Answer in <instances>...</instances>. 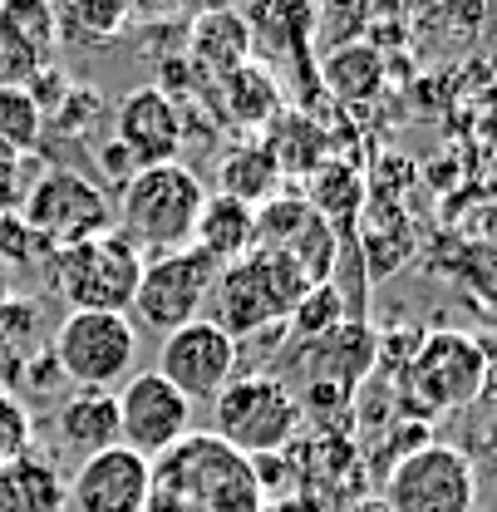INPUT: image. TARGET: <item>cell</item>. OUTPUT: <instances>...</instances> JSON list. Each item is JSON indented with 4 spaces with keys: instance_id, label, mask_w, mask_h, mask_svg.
I'll return each instance as SVG.
<instances>
[{
    "instance_id": "6da1fadb",
    "label": "cell",
    "mask_w": 497,
    "mask_h": 512,
    "mask_svg": "<svg viewBox=\"0 0 497 512\" xmlns=\"http://www.w3.org/2000/svg\"><path fill=\"white\" fill-rule=\"evenodd\" d=\"M266 493L256 463L227 448L217 434H187L153 458V488L143 512H261Z\"/></svg>"
},
{
    "instance_id": "7a4b0ae2",
    "label": "cell",
    "mask_w": 497,
    "mask_h": 512,
    "mask_svg": "<svg viewBox=\"0 0 497 512\" xmlns=\"http://www.w3.org/2000/svg\"><path fill=\"white\" fill-rule=\"evenodd\" d=\"M311 286L315 281L286 252L251 247L242 261L217 271L202 320H212L232 340H256L266 330H286L296 306L311 296Z\"/></svg>"
},
{
    "instance_id": "3957f363",
    "label": "cell",
    "mask_w": 497,
    "mask_h": 512,
    "mask_svg": "<svg viewBox=\"0 0 497 512\" xmlns=\"http://www.w3.org/2000/svg\"><path fill=\"white\" fill-rule=\"evenodd\" d=\"M202 202H207V183L187 163L138 168L119 188L114 227L143 252V261L183 252V247H192V227H197Z\"/></svg>"
},
{
    "instance_id": "277c9868",
    "label": "cell",
    "mask_w": 497,
    "mask_h": 512,
    "mask_svg": "<svg viewBox=\"0 0 497 512\" xmlns=\"http://www.w3.org/2000/svg\"><path fill=\"white\" fill-rule=\"evenodd\" d=\"M301 399L291 384L276 375H237L217 399H212V434L242 458H271L286 453L301 434Z\"/></svg>"
},
{
    "instance_id": "5b68a950",
    "label": "cell",
    "mask_w": 497,
    "mask_h": 512,
    "mask_svg": "<svg viewBox=\"0 0 497 512\" xmlns=\"http://www.w3.org/2000/svg\"><path fill=\"white\" fill-rule=\"evenodd\" d=\"M138 276H143V252L119 227L50 252V286L69 311H124L128 316Z\"/></svg>"
},
{
    "instance_id": "8992f818",
    "label": "cell",
    "mask_w": 497,
    "mask_h": 512,
    "mask_svg": "<svg viewBox=\"0 0 497 512\" xmlns=\"http://www.w3.org/2000/svg\"><path fill=\"white\" fill-rule=\"evenodd\" d=\"M50 355L74 389H114L133 375L138 325L124 311H69L50 340Z\"/></svg>"
},
{
    "instance_id": "52a82bcc",
    "label": "cell",
    "mask_w": 497,
    "mask_h": 512,
    "mask_svg": "<svg viewBox=\"0 0 497 512\" xmlns=\"http://www.w3.org/2000/svg\"><path fill=\"white\" fill-rule=\"evenodd\" d=\"M20 227H30L50 252H60L99 232H114V197L74 168H50L25 188Z\"/></svg>"
},
{
    "instance_id": "ba28073f",
    "label": "cell",
    "mask_w": 497,
    "mask_h": 512,
    "mask_svg": "<svg viewBox=\"0 0 497 512\" xmlns=\"http://www.w3.org/2000/svg\"><path fill=\"white\" fill-rule=\"evenodd\" d=\"M384 512H478V473L453 444H424L384 473Z\"/></svg>"
},
{
    "instance_id": "9c48e42d",
    "label": "cell",
    "mask_w": 497,
    "mask_h": 512,
    "mask_svg": "<svg viewBox=\"0 0 497 512\" xmlns=\"http://www.w3.org/2000/svg\"><path fill=\"white\" fill-rule=\"evenodd\" d=\"M488 350L463 330H429L404 360V394L424 404V414H453L478 404Z\"/></svg>"
},
{
    "instance_id": "30bf717a",
    "label": "cell",
    "mask_w": 497,
    "mask_h": 512,
    "mask_svg": "<svg viewBox=\"0 0 497 512\" xmlns=\"http://www.w3.org/2000/svg\"><path fill=\"white\" fill-rule=\"evenodd\" d=\"M217 271H222V266L207 252H197V247H183V252H168V256H148L128 316H138V325H148V330H158V335L183 330L192 320H202V306H207V291H212Z\"/></svg>"
},
{
    "instance_id": "8fae6325",
    "label": "cell",
    "mask_w": 497,
    "mask_h": 512,
    "mask_svg": "<svg viewBox=\"0 0 497 512\" xmlns=\"http://www.w3.org/2000/svg\"><path fill=\"white\" fill-rule=\"evenodd\" d=\"M114 399H119V444L143 453L148 463L192 434V399H183L158 370L128 375L114 389Z\"/></svg>"
},
{
    "instance_id": "7c38bea8",
    "label": "cell",
    "mask_w": 497,
    "mask_h": 512,
    "mask_svg": "<svg viewBox=\"0 0 497 512\" xmlns=\"http://www.w3.org/2000/svg\"><path fill=\"white\" fill-rule=\"evenodd\" d=\"M237 340L222 335L212 320H192L183 330L163 335L158 345V375L173 384L183 399H217L227 384L237 380Z\"/></svg>"
},
{
    "instance_id": "4fadbf2b",
    "label": "cell",
    "mask_w": 497,
    "mask_h": 512,
    "mask_svg": "<svg viewBox=\"0 0 497 512\" xmlns=\"http://www.w3.org/2000/svg\"><path fill=\"white\" fill-rule=\"evenodd\" d=\"M153 488V463L133 448L114 444L104 453H89L69 478L74 512H143Z\"/></svg>"
},
{
    "instance_id": "5bb4252c",
    "label": "cell",
    "mask_w": 497,
    "mask_h": 512,
    "mask_svg": "<svg viewBox=\"0 0 497 512\" xmlns=\"http://www.w3.org/2000/svg\"><path fill=\"white\" fill-rule=\"evenodd\" d=\"M114 143L124 148L138 168H158V163H178L183 148V109L173 104L168 89L143 84L119 99L114 109Z\"/></svg>"
},
{
    "instance_id": "9a60e30c",
    "label": "cell",
    "mask_w": 497,
    "mask_h": 512,
    "mask_svg": "<svg viewBox=\"0 0 497 512\" xmlns=\"http://www.w3.org/2000/svg\"><path fill=\"white\" fill-rule=\"evenodd\" d=\"M192 247L207 252L217 266H232L256 247V207L227 197V192H207L197 227H192Z\"/></svg>"
},
{
    "instance_id": "2e32d148",
    "label": "cell",
    "mask_w": 497,
    "mask_h": 512,
    "mask_svg": "<svg viewBox=\"0 0 497 512\" xmlns=\"http://www.w3.org/2000/svg\"><path fill=\"white\" fill-rule=\"evenodd\" d=\"M0 40L25 60L30 74L55 69L60 55V25L50 0H0Z\"/></svg>"
},
{
    "instance_id": "e0dca14e",
    "label": "cell",
    "mask_w": 497,
    "mask_h": 512,
    "mask_svg": "<svg viewBox=\"0 0 497 512\" xmlns=\"http://www.w3.org/2000/svg\"><path fill=\"white\" fill-rule=\"evenodd\" d=\"M60 444L74 453H104L119 444V399L114 389H74L60 404Z\"/></svg>"
},
{
    "instance_id": "ac0fdd59",
    "label": "cell",
    "mask_w": 497,
    "mask_h": 512,
    "mask_svg": "<svg viewBox=\"0 0 497 512\" xmlns=\"http://www.w3.org/2000/svg\"><path fill=\"white\" fill-rule=\"evenodd\" d=\"M192 60L202 64L212 79H227L251 64V30L242 10H217L192 20Z\"/></svg>"
},
{
    "instance_id": "d6986e66",
    "label": "cell",
    "mask_w": 497,
    "mask_h": 512,
    "mask_svg": "<svg viewBox=\"0 0 497 512\" xmlns=\"http://www.w3.org/2000/svg\"><path fill=\"white\" fill-rule=\"evenodd\" d=\"M247 15V30H251V45H271L281 55H306L315 40V0H251Z\"/></svg>"
},
{
    "instance_id": "ffe728a7",
    "label": "cell",
    "mask_w": 497,
    "mask_h": 512,
    "mask_svg": "<svg viewBox=\"0 0 497 512\" xmlns=\"http://www.w3.org/2000/svg\"><path fill=\"white\" fill-rule=\"evenodd\" d=\"M64 498L69 488L45 458H35V448L0 468V512H60Z\"/></svg>"
},
{
    "instance_id": "44dd1931",
    "label": "cell",
    "mask_w": 497,
    "mask_h": 512,
    "mask_svg": "<svg viewBox=\"0 0 497 512\" xmlns=\"http://www.w3.org/2000/svg\"><path fill=\"white\" fill-rule=\"evenodd\" d=\"M50 5H55L60 40H74L84 50L124 40L128 20H133V0H50Z\"/></svg>"
},
{
    "instance_id": "7402d4cb",
    "label": "cell",
    "mask_w": 497,
    "mask_h": 512,
    "mask_svg": "<svg viewBox=\"0 0 497 512\" xmlns=\"http://www.w3.org/2000/svg\"><path fill=\"white\" fill-rule=\"evenodd\" d=\"M325 89L345 104H365L384 89V55L374 45H345L325 55Z\"/></svg>"
},
{
    "instance_id": "603a6c76",
    "label": "cell",
    "mask_w": 497,
    "mask_h": 512,
    "mask_svg": "<svg viewBox=\"0 0 497 512\" xmlns=\"http://www.w3.org/2000/svg\"><path fill=\"white\" fill-rule=\"evenodd\" d=\"M281 188V168H276V158H271V148L266 143H251V148H237L227 163H222V188L227 197H237V202H247V207H266L271 197Z\"/></svg>"
},
{
    "instance_id": "cb8c5ba5",
    "label": "cell",
    "mask_w": 497,
    "mask_h": 512,
    "mask_svg": "<svg viewBox=\"0 0 497 512\" xmlns=\"http://www.w3.org/2000/svg\"><path fill=\"white\" fill-rule=\"evenodd\" d=\"M222 94H227V114L237 119V124H276L281 119V94H276V79L266 74V69H237V74H227L222 79Z\"/></svg>"
},
{
    "instance_id": "d4e9b609",
    "label": "cell",
    "mask_w": 497,
    "mask_h": 512,
    "mask_svg": "<svg viewBox=\"0 0 497 512\" xmlns=\"http://www.w3.org/2000/svg\"><path fill=\"white\" fill-rule=\"evenodd\" d=\"M374 25V0H320L315 5V40L325 50L365 45Z\"/></svg>"
},
{
    "instance_id": "484cf974",
    "label": "cell",
    "mask_w": 497,
    "mask_h": 512,
    "mask_svg": "<svg viewBox=\"0 0 497 512\" xmlns=\"http://www.w3.org/2000/svg\"><path fill=\"white\" fill-rule=\"evenodd\" d=\"M40 355V311L35 301H15L5 296L0 301V365H10L20 375L25 360Z\"/></svg>"
},
{
    "instance_id": "4316f807",
    "label": "cell",
    "mask_w": 497,
    "mask_h": 512,
    "mask_svg": "<svg viewBox=\"0 0 497 512\" xmlns=\"http://www.w3.org/2000/svg\"><path fill=\"white\" fill-rule=\"evenodd\" d=\"M0 138H5L15 153H35L40 138H45V109L30 99L25 84L0 89Z\"/></svg>"
},
{
    "instance_id": "83f0119b",
    "label": "cell",
    "mask_w": 497,
    "mask_h": 512,
    "mask_svg": "<svg viewBox=\"0 0 497 512\" xmlns=\"http://www.w3.org/2000/svg\"><path fill=\"white\" fill-rule=\"evenodd\" d=\"M311 202L315 212L330 222V232L335 227H345V217L360 207V173L355 168H345V163H325L320 173H315V183H311Z\"/></svg>"
},
{
    "instance_id": "f1b7e54d",
    "label": "cell",
    "mask_w": 497,
    "mask_h": 512,
    "mask_svg": "<svg viewBox=\"0 0 497 512\" xmlns=\"http://www.w3.org/2000/svg\"><path fill=\"white\" fill-rule=\"evenodd\" d=\"M30 448H35V419H30V409L20 404V394H5L0 389V468L15 463V458H25Z\"/></svg>"
},
{
    "instance_id": "f546056e",
    "label": "cell",
    "mask_w": 497,
    "mask_h": 512,
    "mask_svg": "<svg viewBox=\"0 0 497 512\" xmlns=\"http://www.w3.org/2000/svg\"><path fill=\"white\" fill-rule=\"evenodd\" d=\"M340 311H345L340 291H335L330 281H320V286H311V296H306V301L296 306L291 325H296V335H306V340H320L325 330H335V325H340Z\"/></svg>"
},
{
    "instance_id": "4dcf8cb0",
    "label": "cell",
    "mask_w": 497,
    "mask_h": 512,
    "mask_svg": "<svg viewBox=\"0 0 497 512\" xmlns=\"http://www.w3.org/2000/svg\"><path fill=\"white\" fill-rule=\"evenodd\" d=\"M25 168H30V153H15V148L0 138V207L25 202Z\"/></svg>"
},
{
    "instance_id": "1f68e13d",
    "label": "cell",
    "mask_w": 497,
    "mask_h": 512,
    "mask_svg": "<svg viewBox=\"0 0 497 512\" xmlns=\"http://www.w3.org/2000/svg\"><path fill=\"white\" fill-rule=\"evenodd\" d=\"M463 453H468V448H463ZM468 463H473V473H478V468H488V473L497 478V424L478 434V444H473V453H468Z\"/></svg>"
},
{
    "instance_id": "d6a6232c",
    "label": "cell",
    "mask_w": 497,
    "mask_h": 512,
    "mask_svg": "<svg viewBox=\"0 0 497 512\" xmlns=\"http://www.w3.org/2000/svg\"><path fill=\"white\" fill-rule=\"evenodd\" d=\"M478 404L488 409L497 419V355H488V365H483V384H478Z\"/></svg>"
},
{
    "instance_id": "836d02e7",
    "label": "cell",
    "mask_w": 497,
    "mask_h": 512,
    "mask_svg": "<svg viewBox=\"0 0 497 512\" xmlns=\"http://www.w3.org/2000/svg\"><path fill=\"white\" fill-rule=\"evenodd\" d=\"M261 512H325V508L315 503L311 493H291V498H276L271 508H261Z\"/></svg>"
},
{
    "instance_id": "e575fe53",
    "label": "cell",
    "mask_w": 497,
    "mask_h": 512,
    "mask_svg": "<svg viewBox=\"0 0 497 512\" xmlns=\"http://www.w3.org/2000/svg\"><path fill=\"white\" fill-rule=\"evenodd\" d=\"M183 10H192V20L197 15H217V10H242L247 0H178Z\"/></svg>"
},
{
    "instance_id": "d590c367",
    "label": "cell",
    "mask_w": 497,
    "mask_h": 512,
    "mask_svg": "<svg viewBox=\"0 0 497 512\" xmlns=\"http://www.w3.org/2000/svg\"><path fill=\"white\" fill-rule=\"evenodd\" d=\"M488 512H497V483H493V503H488Z\"/></svg>"
}]
</instances>
